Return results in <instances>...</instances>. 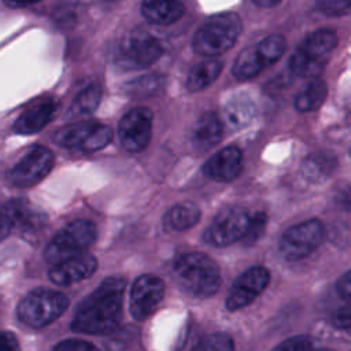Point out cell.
Returning <instances> with one entry per match:
<instances>
[{
  "mask_svg": "<svg viewBox=\"0 0 351 351\" xmlns=\"http://www.w3.org/2000/svg\"><path fill=\"white\" fill-rule=\"evenodd\" d=\"M123 291L122 277L104 278L75 310L71 329L88 335H107L115 330L121 319Z\"/></svg>",
  "mask_w": 351,
  "mask_h": 351,
  "instance_id": "cell-1",
  "label": "cell"
},
{
  "mask_svg": "<svg viewBox=\"0 0 351 351\" xmlns=\"http://www.w3.org/2000/svg\"><path fill=\"white\" fill-rule=\"evenodd\" d=\"M173 274L178 285L195 298H210L221 285L218 265L203 252L181 255L174 262Z\"/></svg>",
  "mask_w": 351,
  "mask_h": 351,
  "instance_id": "cell-2",
  "label": "cell"
},
{
  "mask_svg": "<svg viewBox=\"0 0 351 351\" xmlns=\"http://www.w3.org/2000/svg\"><path fill=\"white\" fill-rule=\"evenodd\" d=\"M241 19L236 12H222L207 19L193 37L196 53L214 58L233 47L241 33Z\"/></svg>",
  "mask_w": 351,
  "mask_h": 351,
  "instance_id": "cell-3",
  "label": "cell"
},
{
  "mask_svg": "<svg viewBox=\"0 0 351 351\" xmlns=\"http://www.w3.org/2000/svg\"><path fill=\"white\" fill-rule=\"evenodd\" d=\"M336 44L337 36L330 29H318L310 33L291 58V70L299 77H318Z\"/></svg>",
  "mask_w": 351,
  "mask_h": 351,
  "instance_id": "cell-4",
  "label": "cell"
},
{
  "mask_svg": "<svg viewBox=\"0 0 351 351\" xmlns=\"http://www.w3.org/2000/svg\"><path fill=\"white\" fill-rule=\"evenodd\" d=\"M96 240V226L88 219H77L59 230L47 244L44 258L51 265H58L78 256Z\"/></svg>",
  "mask_w": 351,
  "mask_h": 351,
  "instance_id": "cell-5",
  "label": "cell"
},
{
  "mask_svg": "<svg viewBox=\"0 0 351 351\" xmlns=\"http://www.w3.org/2000/svg\"><path fill=\"white\" fill-rule=\"evenodd\" d=\"M69 307V299L56 291L38 288L29 292L18 304V318L33 328H43L58 319Z\"/></svg>",
  "mask_w": 351,
  "mask_h": 351,
  "instance_id": "cell-6",
  "label": "cell"
},
{
  "mask_svg": "<svg viewBox=\"0 0 351 351\" xmlns=\"http://www.w3.org/2000/svg\"><path fill=\"white\" fill-rule=\"evenodd\" d=\"M325 239L324 223L311 218L288 228L280 239V254L285 261L295 262L314 252Z\"/></svg>",
  "mask_w": 351,
  "mask_h": 351,
  "instance_id": "cell-7",
  "label": "cell"
},
{
  "mask_svg": "<svg viewBox=\"0 0 351 351\" xmlns=\"http://www.w3.org/2000/svg\"><path fill=\"white\" fill-rule=\"evenodd\" d=\"M251 215L240 206L222 208L204 232L207 243L215 247H226L241 240L248 229Z\"/></svg>",
  "mask_w": 351,
  "mask_h": 351,
  "instance_id": "cell-8",
  "label": "cell"
},
{
  "mask_svg": "<svg viewBox=\"0 0 351 351\" xmlns=\"http://www.w3.org/2000/svg\"><path fill=\"white\" fill-rule=\"evenodd\" d=\"M53 154L41 145L33 147L8 173L10 182L16 188H27L40 182L53 167Z\"/></svg>",
  "mask_w": 351,
  "mask_h": 351,
  "instance_id": "cell-9",
  "label": "cell"
},
{
  "mask_svg": "<svg viewBox=\"0 0 351 351\" xmlns=\"http://www.w3.org/2000/svg\"><path fill=\"white\" fill-rule=\"evenodd\" d=\"M270 273L266 267L255 266L241 273L233 282L226 298V308L237 311L251 304L269 285Z\"/></svg>",
  "mask_w": 351,
  "mask_h": 351,
  "instance_id": "cell-10",
  "label": "cell"
},
{
  "mask_svg": "<svg viewBox=\"0 0 351 351\" xmlns=\"http://www.w3.org/2000/svg\"><path fill=\"white\" fill-rule=\"evenodd\" d=\"M119 140L129 152L143 151L152 136V112L145 107L128 111L119 121Z\"/></svg>",
  "mask_w": 351,
  "mask_h": 351,
  "instance_id": "cell-11",
  "label": "cell"
},
{
  "mask_svg": "<svg viewBox=\"0 0 351 351\" xmlns=\"http://www.w3.org/2000/svg\"><path fill=\"white\" fill-rule=\"evenodd\" d=\"M165 295L163 281L152 274L140 276L132 285L129 310L136 321L147 319L160 304Z\"/></svg>",
  "mask_w": 351,
  "mask_h": 351,
  "instance_id": "cell-12",
  "label": "cell"
},
{
  "mask_svg": "<svg viewBox=\"0 0 351 351\" xmlns=\"http://www.w3.org/2000/svg\"><path fill=\"white\" fill-rule=\"evenodd\" d=\"M0 221L10 229V232L19 230L23 233H32L44 225L45 215L27 199L16 197L1 206Z\"/></svg>",
  "mask_w": 351,
  "mask_h": 351,
  "instance_id": "cell-13",
  "label": "cell"
},
{
  "mask_svg": "<svg viewBox=\"0 0 351 351\" xmlns=\"http://www.w3.org/2000/svg\"><path fill=\"white\" fill-rule=\"evenodd\" d=\"M160 43L148 33H136L121 47V60L130 67H148L162 56Z\"/></svg>",
  "mask_w": 351,
  "mask_h": 351,
  "instance_id": "cell-14",
  "label": "cell"
},
{
  "mask_svg": "<svg viewBox=\"0 0 351 351\" xmlns=\"http://www.w3.org/2000/svg\"><path fill=\"white\" fill-rule=\"evenodd\" d=\"M96 267L97 261L95 256L84 252L78 256L53 265V267L48 271V276L53 284L64 287L90 277L96 271Z\"/></svg>",
  "mask_w": 351,
  "mask_h": 351,
  "instance_id": "cell-15",
  "label": "cell"
},
{
  "mask_svg": "<svg viewBox=\"0 0 351 351\" xmlns=\"http://www.w3.org/2000/svg\"><path fill=\"white\" fill-rule=\"evenodd\" d=\"M241 159L243 155L237 147H225L208 158L203 165V173L215 181H233L241 171Z\"/></svg>",
  "mask_w": 351,
  "mask_h": 351,
  "instance_id": "cell-16",
  "label": "cell"
},
{
  "mask_svg": "<svg viewBox=\"0 0 351 351\" xmlns=\"http://www.w3.org/2000/svg\"><path fill=\"white\" fill-rule=\"evenodd\" d=\"M223 125L217 114H203L192 126L191 144L197 152H206L215 147L222 138Z\"/></svg>",
  "mask_w": 351,
  "mask_h": 351,
  "instance_id": "cell-17",
  "label": "cell"
},
{
  "mask_svg": "<svg viewBox=\"0 0 351 351\" xmlns=\"http://www.w3.org/2000/svg\"><path fill=\"white\" fill-rule=\"evenodd\" d=\"M56 104L52 100L40 101L26 108L14 122V132L18 134H33L40 132L53 117Z\"/></svg>",
  "mask_w": 351,
  "mask_h": 351,
  "instance_id": "cell-18",
  "label": "cell"
},
{
  "mask_svg": "<svg viewBox=\"0 0 351 351\" xmlns=\"http://www.w3.org/2000/svg\"><path fill=\"white\" fill-rule=\"evenodd\" d=\"M256 114L254 101L247 95H236L229 99L222 111V125L237 132L251 123Z\"/></svg>",
  "mask_w": 351,
  "mask_h": 351,
  "instance_id": "cell-19",
  "label": "cell"
},
{
  "mask_svg": "<svg viewBox=\"0 0 351 351\" xmlns=\"http://www.w3.org/2000/svg\"><path fill=\"white\" fill-rule=\"evenodd\" d=\"M185 12L181 0H143V16L155 25H171L177 22Z\"/></svg>",
  "mask_w": 351,
  "mask_h": 351,
  "instance_id": "cell-20",
  "label": "cell"
},
{
  "mask_svg": "<svg viewBox=\"0 0 351 351\" xmlns=\"http://www.w3.org/2000/svg\"><path fill=\"white\" fill-rule=\"evenodd\" d=\"M222 71V62L207 59L195 64L186 77V88L191 92H199L211 85Z\"/></svg>",
  "mask_w": 351,
  "mask_h": 351,
  "instance_id": "cell-21",
  "label": "cell"
},
{
  "mask_svg": "<svg viewBox=\"0 0 351 351\" xmlns=\"http://www.w3.org/2000/svg\"><path fill=\"white\" fill-rule=\"evenodd\" d=\"M326 93L328 88L325 81L318 77H314L296 95L293 101L295 108L300 112L314 111L324 103Z\"/></svg>",
  "mask_w": 351,
  "mask_h": 351,
  "instance_id": "cell-22",
  "label": "cell"
},
{
  "mask_svg": "<svg viewBox=\"0 0 351 351\" xmlns=\"http://www.w3.org/2000/svg\"><path fill=\"white\" fill-rule=\"evenodd\" d=\"M200 219V210L193 203H178L173 206L167 214L165 223L171 230L182 232L195 226Z\"/></svg>",
  "mask_w": 351,
  "mask_h": 351,
  "instance_id": "cell-23",
  "label": "cell"
},
{
  "mask_svg": "<svg viewBox=\"0 0 351 351\" xmlns=\"http://www.w3.org/2000/svg\"><path fill=\"white\" fill-rule=\"evenodd\" d=\"M95 125L96 122L93 121H84V122L66 125L55 132L53 141L60 147L80 149L81 144L85 141V138L88 137V134L90 133Z\"/></svg>",
  "mask_w": 351,
  "mask_h": 351,
  "instance_id": "cell-24",
  "label": "cell"
},
{
  "mask_svg": "<svg viewBox=\"0 0 351 351\" xmlns=\"http://www.w3.org/2000/svg\"><path fill=\"white\" fill-rule=\"evenodd\" d=\"M336 167V159L329 154H314L303 162L302 173L310 181H321L332 174Z\"/></svg>",
  "mask_w": 351,
  "mask_h": 351,
  "instance_id": "cell-25",
  "label": "cell"
},
{
  "mask_svg": "<svg viewBox=\"0 0 351 351\" xmlns=\"http://www.w3.org/2000/svg\"><path fill=\"white\" fill-rule=\"evenodd\" d=\"M263 69V63L258 55V51L255 47H248L244 51L240 52L237 56L234 66H233V74L237 80H250L256 77L261 70Z\"/></svg>",
  "mask_w": 351,
  "mask_h": 351,
  "instance_id": "cell-26",
  "label": "cell"
},
{
  "mask_svg": "<svg viewBox=\"0 0 351 351\" xmlns=\"http://www.w3.org/2000/svg\"><path fill=\"white\" fill-rule=\"evenodd\" d=\"M285 40L280 34H270L265 37L255 48L263 63V67L276 63L285 51Z\"/></svg>",
  "mask_w": 351,
  "mask_h": 351,
  "instance_id": "cell-27",
  "label": "cell"
},
{
  "mask_svg": "<svg viewBox=\"0 0 351 351\" xmlns=\"http://www.w3.org/2000/svg\"><path fill=\"white\" fill-rule=\"evenodd\" d=\"M101 97V89L97 84L88 85L84 90H81L73 103V110L77 114H90L93 112Z\"/></svg>",
  "mask_w": 351,
  "mask_h": 351,
  "instance_id": "cell-28",
  "label": "cell"
},
{
  "mask_svg": "<svg viewBox=\"0 0 351 351\" xmlns=\"http://www.w3.org/2000/svg\"><path fill=\"white\" fill-rule=\"evenodd\" d=\"M112 138V130L107 125L97 123L93 126L85 141L81 144L80 149L85 152H95L104 148Z\"/></svg>",
  "mask_w": 351,
  "mask_h": 351,
  "instance_id": "cell-29",
  "label": "cell"
},
{
  "mask_svg": "<svg viewBox=\"0 0 351 351\" xmlns=\"http://www.w3.org/2000/svg\"><path fill=\"white\" fill-rule=\"evenodd\" d=\"M193 351H234V344L228 333H213L206 336Z\"/></svg>",
  "mask_w": 351,
  "mask_h": 351,
  "instance_id": "cell-30",
  "label": "cell"
},
{
  "mask_svg": "<svg viewBox=\"0 0 351 351\" xmlns=\"http://www.w3.org/2000/svg\"><path fill=\"white\" fill-rule=\"evenodd\" d=\"M163 78L159 75H144L129 84V93L156 95L163 89Z\"/></svg>",
  "mask_w": 351,
  "mask_h": 351,
  "instance_id": "cell-31",
  "label": "cell"
},
{
  "mask_svg": "<svg viewBox=\"0 0 351 351\" xmlns=\"http://www.w3.org/2000/svg\"><path fill=\"white\" fill-rule=\"evenodd\" d=\"M351 0H315V7L330 16H340L348 12Z\"/></svg>",
  "mask_w": 351,
  "mask_h": 351,
  "instance_id": "cell-32",
  "label": "cell"
},
{
  "mask_svg": "<svg viewBox=\"0 0 351 351\" xmlns=\"http://www.w3.org/2000/svg\"><path fill=\"white\" fill-rule=\"evenodd\" d=\"M265 228H266V214L256 213V214L251 215L248 229L243 239H245L247 244H252L261 237V234L265 232Z\"/></svg>",
  "mask_w": 351,
  "mask_h": 351,
  "instance_id": "cell-33",
  "label": "cell"
},
{
  "mask_svg": "<svg viewBox=\"0 0 351 351\" xmlns=\"http://www.w3.org/2000/svg\"><path fill=\"white\" fill-rule=\"evenodd\" d=\"M271 351H313V341L307 336H295L284 340Z\"/></svg>",
  "mask_w": 351,
  "mask_h": 351,
  "instance_id": "cell-34",
  "label": "cell"
},
{
  "mask_svg": "<svg viewBox=\"0 0 351 351\" xmlns=\"http://www.w3.org/2000/svg\"><path fill=\"white\" fill-rule=\"evenodd\" d=\"M53 351H100V350L89 341L78 340V339H69V340H63L59 344H56Z\"/></svg>",
  "mask_w": 351,
  "mask_h": 351,
  "instance_id": "cell-35",
  "label": "cell"
},
{
  "mask_svg": "<svg viewBox=\"0 0 351 351\" xmlns=\"http://www.w3.org/2000/svg\"><path fill=\"white\" fill-rule=\"evenodd\" d=\"M336 291L341 299H344V300L350 299V296H351V273L348 270L337 280Z\"/></svg>",
  "mask_w": 351,
  "mask_h": 351,
  "instance_id": "cell-36",
  "label": "cell"
},
{
  "mask_svg": "<svg viewBox=\"0 0 351 351\" xmlns=\"http://www.w3.org/2000/svg\"><path fill=\"white\" fill-rule=\"evenodd\" d=\"M0 351H19V343L11 332L0 330Z\"/></svg>",
  "mask_w": 351,
  "mask_h": 351,
  "instance_id": "cell-37",
  "label": "cell"
},
{
  "mask_svg": "<svg viewBox=\"0 0 351 351\" xmlns=\"http://www.w3.org/2000/svg\"><path fill=\"white\" fill-rule=\"evenodd\" d=\"M335 324L340 328V329H350V325H351V310H350V306H344V307H340L337 311H336V315H335Z\"/></svg>",
  "mask_w": 351,
  "mask_h": 351,
  "instance_id": "cell-38",
  "label": "cell"
},
{
  "mask_svg": "<svg viewBox=\"0 0 351 351\" xmlns=\"http://www.w3.org/2000/svg\"><path fill=\"white\" fill-rule=\"evenodd\" d=\"M8 7L11 8H19V7H26L34 3H38L41 0H3Z\"/></svg>",
  "mask_w": 351,
  "mask_h": 351,
  "instance_id": "cell-39",
  "label": "cell"
},
{
  "mask_svg": "<svg viewBox=\"0 0 351 351\" xmlns=\"http://www.w3.org/2000/svg\"><path fill=\"white\" fill-rule=\"evenodd\" d=\"M258 7H263V8H267V7H273L276 4H278L281 0H252Z\"/></svg>",
  "mask_w": 351,
  "mask_h": 351,
  "instance_id": "cell-40",
  "label": "cell"
},
{
  "mask_svg": "<svg viewBox=\"0 0 351 351\" xmlns=\"http://www.w3.org/2000/svg\"><path fill=\"white\" fill-rule=\"evenodd\" d=\"M10 229L0 221V241H3L8 234H10Z\"/></svg>",
  "mask_w": 351,
  "mask_h": 351,
  "instance_id": "cell-41",
  "label": "cell"
},
{
  "mask_svg": "<svg viewBox=\"0 0 351 351\" xmlns=\"http://www.w3.org/2000/svg\"><path fill=\"white\" fill-rule=\"evenodd\" d=\"M319 351H333V350H326V348H325V350H319Z\"/></svg>",
  "mask_w": 351,
  "mask_h": 351,
  "instance_id": "cell-42",
  "label": "cell"
},
{
  "mask_svg": "<svg viewBox=\"0 0 351 351\" xmlns=\"http://www.w3.org/2000/svg\"><path fill=\"white\" fill-rule=\"evenodd\" d=\"M107 1H117V0H107Z\"/></svg>",
  "mask_w": 351,
  "mask_h": 351,
  "instance_id": "cell-43",
  "label": "cell"
}]
</instances>
